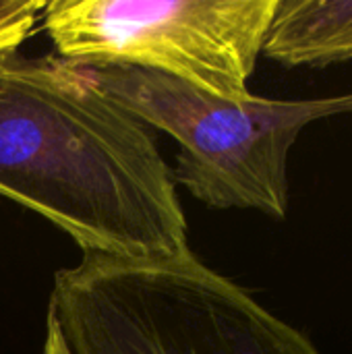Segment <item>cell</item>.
<instances>
[{
  "label": "cell",
  "instance_id": "cell-1",
  "mask_svg": "<svg viewBox=\"0 0 352 354\" xmlns=\"http://www.w3.org/2000/svg\"><path fill=\"white\" fill-rule=\"evenodd\" d=\"M0 195L56 224L85 255L189 251L151 129L60 56H0Z\"/></svg>",
  "mask_w": 352,
  "mask_h": 354
},
{
  "label": "cell",
  "instance_id": "cell-5",
  "mask_svg": "<svg viewBox=\"0 0 352 354\" xmlns=\"http://www.w3.org/2000/svg\"><path fill=\"white\" fill-rule=\"evenodd\" d=\"M261 54L311 68L352 60V0H278Z\"/></svg>",
  "mask_w": 352,
  "mask_h": 354
},
{
  "label": "cell",
  "instance_id": "cell-6",
  "mask_svg": "<svg viewBox=\"0 0 352 354\" xmlns=\"http://www.w3.org/2000/svg\"><path fill=\"white\" fill-rule=\"evenodd\" d=\"M46 8L44 0H0V56L17 52Z\"/></svg>",
  "mask_w": 352,
  "mask_h": 354
},
{
  "label": "cell",
  "instance_id": "cell-3",
  "mask_svg": "<svg viewBox=\"0 0 352 354\" xmlns=\"http://www.w3.org/2000/svg\"><path fill=\"white\" fill-rule=\"evenodd\" d=\"M81 68L143 124L178 143L172 174L197 201L216 209H255L274 220L288 214V156L301 131L352 112V93L317 100L222 97L151 71Z\"/></svg>",
  "mask_w": 352,
  "mask_h": 354
},
{
  "label": "cell",
  "instance_id": "cell-4",
  "mask_svg": "<svg viewBox=\"0 0 352 354\" xmlns=\"http://www.w3.org/2000/svg\"><path fill=\"white\" fill-rule=\"evenodd\" d=\"M278 0H52L41 12L60 58L129 66L222 97L251 93Z\"/></svg>",
  "mask_w": 352,
  "mask_h": 354
},
{
  "label": "cell",
  "instance_id": "cell-7",
  "mask_svg": "<svg viewBox=\"0 0 352 354\" xmlns=\"http://www.w3.org/2000/svg\"><path fill=\"white\" fill-rule=\"evenodd\" d=\"M41 354H68L56 324L50 317H46V338H44Z\"/></svg>",
  "mask_w": 352,
  "mask_h": 354
},
{
  "label": "cell",
  "instance_id": "cell-2",
  "mask_svg": "<svg viewBox=\"0 0 352 354\" xmlns=\"http://www.w3.org/2000/svg\"><path fill=\"white\" fill-rule=\"evenodd\" d=\"M48 317L68 354H322L191 251L133 261L85 255L56 274Z\"/></svg>",
  "mask_w": 352,
  "mask_h": 354
}]
</instances>
